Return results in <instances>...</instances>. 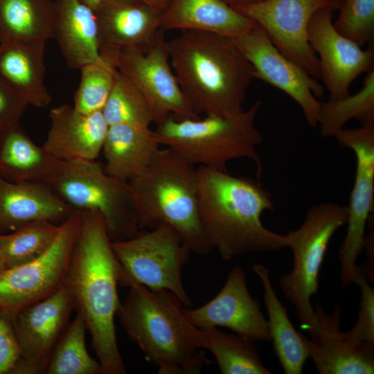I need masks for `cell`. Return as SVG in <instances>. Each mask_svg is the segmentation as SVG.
<instances>
[{
  "label": "cell",
  "mask_w": 374,
  "mask_h": 374,
  "mask_svg": "<svg viewBox=\"0 0 374 374\" xmlns=\"http://www.w3.org/2000/svg\"><path fill=\"white\" fill-rule=\"evenodd\" d=\"M80 211V231L63 285L71 296L74 310L85 321L102 374H125L114 324L121 304L117 291L119 263L102 214L93 210Z\"/></svg>",
  "instance_id": "obj_1"
},
{
  "label": "cell",
  "mask_w": 374,
  "mask_h": 374,
  "mask_svg": "<svg viewBox=\"0 0 374 374\" xmlns=\"http://www.w3.org/2000/svg\"><path fill=\"white\" fill-rule=\"evenodd\" d=\"M198 212L206 239L225 260L287 247L286 234L266 228L261 216L274 211L270 192L259 181L228 171L197 168Z\"/></svg>",
  "instance_id": "obj_2"
},
{
  "label": "cell",
  "mask_w": 374,
  "mask_h": 374,
  "mask_svg": "<svg viewBox=\"0 0 374 374\" xmlns=\"http://www.w3.org/2000/svg\"><path fill=\"white\" fill-rule=\"evenodd\" d=\"M170 62L180 88L199 115L229 116L244 109L255 71L226 35L182 30L167 40Z\"/></svg>",
  "instance_id": "obj_3"
},
{
  "label": "cell",
  "mask_w": 374,
  "mask_h": 374,
  "mask_svg": "<svg viewBox=\"0 0 374 374\" xmlns=\"http://www.w3.org/2000/svg\"><path fill=\"white\" fill-rule=\"evenodd\" d=\"M118 284L127 287L128 293L116 316L130 339L158 368V373H199L210 363L205 356L203 332L186 319L172 292L148 288L120 265Z\"/></svg>",
  "instance_id": "obj_4"
},
{
  "label": "cell",
  "mask_w": 374,
  "mask_h": 374,
  "mask_svg": "<svg viewBox=\"0 0 374 374\" xmlns=\"http://www.w3.org/2000/svg\"><path fill=\"white\" fill-rule=\"evenodd\" d=\"M128 184L140 230L168 224L191 252L211 251L199 220L194 165L170 148H160L148 166Z\"/></svg>",
  "instance_id": "obj_5"
},
{
  "label": "cell",
  "mask_w": 374,
  "mask_h": 374,
  "mask_svg": "<svg viewBox=\"0 0 374 374\" xmlns=\"http://www.w3.org/2000/svg\"><path fill=\"white\" fill-rule=\"evenodd\" d=\"M262 104L256 100L247 109L229 116L168 117L157 124L154 132L161 146L194 166L227 171L230 161L246 158L256 164L259 179L262 166L257 148L263 138L255 122Z\"/></svg>",
  "instance_id": "obj_6"
},
{
  "label": "cell",
  "mask_w": 374,
  "mask_h": 374,
  "mask_svg": "<svg viewBox=\"0 0 374 374\" xmlns=\"http://www.w3.org/2000/svg\"><path fill=\"white\" fill-rule=\"evenodd\" d=\"M347 222V206L334 202L312 205L301 225L287 235L292 269L279 280L281 291L295 308L301 328L310 337L318 328L312 297L318 290L319 274L330 241Z\"/></svg>",
  "instance_id": "obj_7"
},
{
  "label": "cell",
  "mask_w": 374,
  "mask_h": 374,
  "mask_svg": "<svg viewBox=\"0 0 374 374\" xmlns=\"http://www.w3.org/2000/svg\"><path fill=\"white\" fill-rule=\"evenodd\" d=\"M46 184L73 209L100 212L112 242L140 231L128 181L109 175L96 160L58 161Z\"/></svg>",
  "instance_id": "obj_8"
},
{
  "label": "cell",
  "mask_w": 374,
  "mask_h": 374,
  "mask_svg": "<svg viewBox=\"0 0 374 374\" xmlns=\"http://www.w3.org/2000/svg\"><path fill=\"white\" fill-rule=\"evenodd\" d=\"M111 247L121 267L133 280L152 290H168L181 305H191L181 280L191 251L173 227L161 224L140 230L131 238L111 241Z\"/></svg>",
  "instance_id": "obj_9"
},
{
  "label": "cell",
  "mask_w": 374,
  "mask_h": 374,
  "mask_svg": "<svg viewBox=\"0 0 374 374\" xmlns=\"http://www.w3.org/2000/svg\"><path fill=\"white\" fill-rule=\"evenodd\" d=\"M81 219L80 211L75 210L60 224L55 239L42 255L0 274V312L9 318L63 285Z\"/></svg>",
  "instance_id": "obj_10"
},
{
  "label": "cell",
  "mask_w": 374,
  "mask_h": 374,
  "mask_svg": "<svg viewBox=\"0 0 374 374\" xmlns=\"http://www.w3.org/2000/svg\"><path fill=\"white\" fill-rule=\"evenodd\" d=\"M334 137L356 158L354 184L347 206V231L339 252L343 287L355 283L357 257L364 249L366 226L374 211V122L342 129Z\"/></svg>",
  "instance_id": "obj_11"
},
{
  "label": "cell",
  "mask_w": 374,
  "mask_h": 374,
  "mask_svg": "<svg viewBox=\"0 0 374 374\" xmlns=\"http://www.w3.org/2000/svg\"><path fill=\"white\" fill-rule=\"evenodd\" d=\"M116 67L145 97L156 125L168 117L176 120L200 117L184 95L172 70L163 30L145 51L120 52Z\"/></svg>",
  "instance_id": "obj_12"
},
{
  "label": "cell",
  "mask_w": 374,
  "mask_h": 374,
  "mask_svg": "<svg viewBox=\"0 0 374 374\" xmlns=\"http://www.w3.org/2000/svg\"><path fill=\"white\" fill-rule=\"evenodd\" d=\"M326 7L330 8L326 0H261L232 8L261 27L283 55L317 79L319 60L308 30L312 16Z\"/></svg>",
  "instance_id": "obj_13"
},
{
  "label": "cell",
  "mask_w": 374,
  "mask_h": 374,
  "mask_svg": "<svg viewBox=\"0 0 374 374\" xmlns=\"http://www.w3.org/2000/svg\"><path fill=\"white\" fill-rule=\"evenodd\" d=\"M74 305L62 285L48 296L27 305L8 319L20 357L11 374H44L49 357L68 326Z\"/></svg>",
  "instance_id": "obj_14"
},
{
  "label": "cell",
  "mask_w": 374,
  "mask_h": 374,
  "mask_svg": "<svg viewBox=\"0 0 374 374\" xmlns=\"http://www.w3.org/2000/svg\"><path fill=\"white\" fill-rule=\"evenodd\" d=\"M234 39L253 67L256 79L285 92L300 106L308 125L318 126L321 102L317 98L323 96V86L283 55L258 25Z\"/></svg>",
  "instance_id": "obj_15"
},
{
  "label": "cell",
  "mask_w": 374,
  "mask_h": 374,
  "mask_svg": "<svg viewBox=\"0 0 374 374\" xmlns=\"http://www.w3.org/2000/svg\"><path fill=\"white\" fill-rule=\"evenodd\" d=\"M308 37L313 51L318 54L320 78L330 93L329 99L348 95L353 81L373 68V44L371 43L366 50H363L338 33L330 7L318 10L312 16Z\"/></svg>",
  "instance_id": "obj_16"
},
{
  "label": "cell",
  "mask_w": 374,
  "mask_h": 374,
  "mask_svg": "<svg viewBox=\"0 0 374 374\" xmlns=\"http://www.w3.org/2000/svg\"><path fill=\"white\" fill-rule=\"evenodd\" d=\"M182 312L198 328L224 327L253 341H270L267 320L258 301L249 294L240 266L230 270L224 286L210 301L195 309L182 308Z\"/></svg>",
  "instance_id": "obj_17"
},
{
  "label": "cell",
  "mask_w": 374,
  "mask_h": 374,
  "mask_svg": "<svg viewBox=\"0 0 374 374\" xmlns=\"http://www.w3.org/2000/svg\"><path fill=\"white\" fill-rule=\"evenodd\" d=\"M99 53L145 51L161 28V15L137 0H104L94 10Z\"/></svg>",
  "instance_id": "obj_18"
},
{
  "label": "cell",
  "mask_w": 374,
  "mask_h": 374,
  "mask_svg": "<svg viewBox=\"0 0 374 374\" xmlns=\"http://www.w3.org/2000/svg\"><path fill=\"white\" fill-rule=\"evenodd\" d=\"M51 126L43 148L60 161L96 160L109 125L102 112L84 114L63 104L51 109Z\"/></svg>",
  "instance_id": "obj_19"
},
{
  "label": "cell",
  "mask_w": 374,
  "mask_h": 374,
  "mask_svg": "<svg viewBox=\"0 0 374 374\" xmlns=\"http://www.w3.org/2000/svg\"><path fill=\"white\" fill-rule=\"evenodd\" d=\"M318 329L310 339L303 335L309 357L320 374H371L374 373V343L352 344L339 331L340 310L337 305L327 314L317 305Z\"/></svg>",
  "instance_id": "obj_20"
},
{
  "label": "cell",
  "mask_w": 374,
  "mask_h": 374,
  "mask_svg": "<svg viewBox=\"0 0 374 374\" xmlns=\"http://www.w3.org/2000/svg\"><path fill=\"white\" fill-rule=\"evenodd\" d=\"M75 211L46 184L12 182L0 177V234L39 220L60 224Z\"/></svg>",
  "instance_id": "obj_21"
},
{
  "label": "cell",
  "mask_w": 374,
  "mask_h": 374,
  "mask_svg": "<svg viewBox=\"0 0 374 374\" xmlns=\"http://www.w3.org/2000/svg\"><path fill=\"white\" fill-rule=\"evenodd\" d=\"M53 37L68 67L80 69L100 57L94 11L80 0H53Z\"/></svg>",
  "instance_id": "obj_22"
},
{
  "label": "cell",
  "mask_w": 374,
  "mask_h": 374,
  "mask_svg": "<svg viewBox=\"0 0 374 374\" xmlns=\"http://www.w3.org/2000/svg\"><path fill=\"white\" fill-rule=\"evenodd\" d=\"M46 42L0 43V80L28 105H48L51 96L44 84Z\"/></svg>",
  "instance_id": "obj_23"
},
{
  "label": "cell",
  "mask_w": 374,
  "mask_h": 374,
  "mask_svg": "<svg viewBox=\"0 0 374 374\" xmlns=\"http://www.w3.org/2000/svg\"><path fill=\"white\" fill-rule=\"evenodd\" d=\"M256 26L222 0H172L161 15V28L199 30L237 38Z\"/></svg>",
  "instance_id": "obj_24"
},
{
  "label": "cell",
  "mask_w": 374,
  "mask_h": 374,
  "mask_svg": "<svg viewBox=\"0 0 374 374\" xmlns=\"http://www.w3.org/2000/svg\"><path fill=\"white\" fill-rule=\"evenodd\" d=\"M160 146L150 127L110 125L102 148L104 170L112 177L128 181L148 166Z\"/></svg>",
  "instance_id": "obj_25"
},
{
  "label": "cell",
  "mask_w": 374,
  "mask_h": 374,
  "mask_svg": "<svg viewBox=\"0 0 374 374\" xmlns=\"http://www.w3.org/2000/svg\"><path fill=\"white\" fill-rule=\"evenodd\" d=\"M57 161L37 145L19 123L0 132V177L4 179L46 184Z\"/></svg>",
  "instance_id": "obj_26"
},
{
  "label": "cell",
  "mask_w": 374,
  "mask_h": 374,
  "mask_svg": "<svg viewBox=\"0 0 374 374\" xmlns=\"http://www.w3.org/2000/svg\"><path fill=\"white\" fill-rule=\"evenodd\" d=\"M252 269L263 287L270 341L273 343L278 360L285 373L301 374L309 357L303 335L296 331L287 309L278 299L270 280L269 269L263 265L254 264Z\"/></svg>",
  "instance_id": "obj_27"
},
{
  "label": "cell",
  "mask_w": 374,
  "mask_h": 374,
  "mask_svg": "<svg viewBox=\"0 0 374 374\" xmlns=\"http://www.w3.org/2000/svg\"><path fill=\"white\" fill-rule=\"evenodd\" d=\"M53 37V0H0V43Z\"/></svg>",
  "instance_id": "obj_28"
},
{
  "label": "cell",
  "mask_w": 374,
  "mask_h": 374,
  "mask_svg": "<svg viewBox=\"0 0 374 374\" xmlns=\"http://www.w3.org/2000/svg\"><path fill=\"white\" fill-rule=\"evenodd\" d=\"M222 374H271L262 364L253 340L226 333L217 327L199 328Z\"/></svg>",
  "instance_id": "obj_29"
},
{
  "label": "cell",
  "mask_w": 374,
  "mask_h": 374,
  "mask_svg": "<svg viewBox=\"0 0 374 374\" xmlns=\"http://www.w3.org/2000/svg\"><path fill=\"white\" fill-rule=\"evenodd\" d=\"M362 125L374 122V69L367 72L356 93L321 102L318 125L323 137L334 136L350 119Z\"/></svg>",
  "instance_id": "obj_30"
},
{
  "label": "cell",
  "mask_w": 374,
  "mask_h": 374,
  "mask_svg": "<svg viewBox=\"0 0 374 374\" xmlns=\"http://www.w3.org/2000/svg\"><path fill=\"white\" fill-rule=\"evenodd\" d=\"M87 331L83 317L76 313L55 344L44 374H102L99 361L87 351Z\"/></svg>",
  "instance_id": "obj_31"
},
{
  "label": "cell",
  "mask_w": 374,
  "mask_h": 374,
  "mask_svg": "<svg viewBox=\"0 0 374 374\" xmlns=\"http://www.w3.org/2000/svg\"><path fill=\"white\" fill-rule=\"evenodd\" d=\"M60 225L50 220H39L12 233L0 234L7 268L25 264L42 255L55 239Z\"/></svg>",
  "instance_id": "obj_32"
},
{
  "label": "cell",
  "mask_w": 374,
  "mask_h": 374,
  "mask_svg": "<svg viewBox=\"0 0 374 374\" xmlns=\"http://www.w3.org/2000/svg\"><path fill=\"white\" fill-rule=\"evenodd\" d=\"M108 125L150 127L154 123L151 109L139 89L118 71L109 96L102 109Z\"/></svg>",
  "instance_id": "obj_33"
},
{
  "label": "cell",
  "mask_w": 374,
  "mask_h": 374,
  "mask_svg": "<svg viewBox=\"0 0 374 374\" xmlns=\"http://www.w3.org/2000/svg\"><path fill=\"white\" fill-rule=\"evenodd\" d=\"M116 60V57L100 53L98 60L80 69V81L73 106L77 111L84 114L102 111L115 82Z\"/></svg>",
  "instance_id": "obj_34"
},
{
  "label": "cell",
  "mask_w": 374,
  "mask_h": 374,
  "mask_svg": "<svg viewBox=\"0 0 374 374\" xmlns=\"http://www.w3.org/2000/svg\"><path fill=\"white\" fill-rule=\"evenodd\" d=\"M335 28L359 46L374 37V0H342Z\"/></svg>",
  "instance_id": "obj_35"
},
{
  "label": "cell",
  "mask_w": 374,
  "mask_h": 374,
  "mask_svg": "<svg viewBox=\"0 0 374 374\" xmlns=\"http://www.w3.org/2000/svg\"><path fill=\"white\" fill-rule=\"evenodd\" d=\"M355 283L360 288L358 317L355 326L341 332L343 338L352 344L374 343V288L370 285L362 269L357 267Z\"/></svg>",
  "instance_id": "obj_36"
},
{
  "label": "cell",
  "mask_w": 374,
  "mask_h": 374,
  "mask_svg": "<svg viewBox=\"0 0 374 374\" xmlns=\"http://www.w3.org/2000/svg\"><path fill=\"white\" fill-rule=\"evenodd\" d=\"M20 357L10 319L0 312V374H11Z\"/></svg>",
  "instance_id": "obj_37"
},
{
  "label": "cell",
  "mask_w": 374,
  "mask_h": 374,
  "mask_svg": "<svg viewBox=\"0 0 374 374\" xmlns=\"http://www.w3.org/2000/svg\"><path fill=\"white\" fill-rule=\"evenodd\" d=\"M27 103L0 80V132L19 123Z\"/></svg>",
  "instance_id": "obj_38"
},
{
  "label": "cell",
  "mask_w": 374,
  "mask_h": 374,
  "mask_svg": "<svg viewBox=\"0 0 374 374\" xmlns=\"http://www.w3.org/2000/svg\"><path fill=\"white\" fill-rule=\"evenodd\" d=\"M370 231L367 235H365L364 241V248L366 249L367 261L363 266H361L367 280L373 283L374 282V263H373V215H371L368 223Z\"/></svg>",
  "instance_id": "obj_39"
},
{
  "label": "cell",
  "mask_w": 374,
  "mask_h": 374,
  "mask_svg": "<svg viewBox=\"0 0 374 374\" xmlns=\"http://www.w3.org/2000/svg\"><path fill=\"white\" fill-rule=\"evenodd\" d=\"M145 3L162 15L168 8L172 0H137Z\"/></svg>",
  "instance_id": "obj_40"
},
{
  "label": "cell",
  "mask_w": 374,
  "mask_h": 374,
  "mask_svg": "<svg viewBox=\"0 0 374 374\" xmlns=\"http://www.w3.org/2000/svg\"><path fill=\"white\" fill-rule=\"evenodd\" d=\"M230 6H236L255 3L261 0H222Z\"/></svg>",
  "instance_id": "obj_41"
},
{
  "label": "cell",
  "mask_w": 374,
  "mask_h": 374,
  "mask_svg": "<svg viewBox=\"0 0 374 374\" xmlns=\"http://www.w3.org/2000/svg\"><path fill=\"white\" fill-rule=\"evenodd\" d=\"M80 1L94 11L96 9V8L100 5V3L104 0H80Z\"/></svg>",
  "instance_id": "obj_42"
},
{
  "label": "cell",
  "mask_w": 374,
  "mask_h": 374,
  "mask_svg": "<svg viewBox=\"0 0 374 374\" xmlns=\"http://www.w3.org/2000/svg\"><path fill=\"white\" fill-rule=\"evenodd\" d=\"M7 269L6 259L0 244V274Z\"/></svg>",
  "instance_id": "obj_43"
},
{
  "label": "cell",
  "mask_w": 374,
  "mask_h": 374,
  "mask_svg": "<svg viewBox=\"0 0 374 374\" xmlns=\"http://www.w3.org/2000/svg\"><path fill=\"white\" fill-rule=\"evenodd\" d=\"M332 10L338 9L342 0H326Z\"/></svg>",
  "instance_id": "obj_44"
}]
</instances>
